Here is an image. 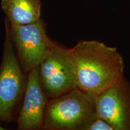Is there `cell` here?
<instances>
[{
	"mask_svg": "<svg viewBox=\"0 0 130 130\" xmlns=\"http://www.w3.org/2000/svg\"><path fill=\"white\" fill-rule=\"evenodd\" d=\"M78 88L97 96L124 78V63L116 48L96 40H80L70 48Z\"/></svg>",
	"mask_w": 130,
	"mask_h": 130,
	"instance_id": "6da1fadb",
	"label": "cell"
},
{
	"mask_svg": "<svg viewBox=\"0 0 130 130\" xmlns=\"http://www.w3.org/2000/svg\"><path fill=\"white\" fill-rule=\"evenodd\" d=\"M96 117V96L77 88L49 100L42 129L85 130Z\"/></svg>",
	"mask_w": 130,
	"mask_h": 130,
	"instance_id": "7a4b0ae2",
	"label": "cell"
},
{
	"mask_svg": "<svg viewBox=\"0 0 130 130\" xmlns=\"http://www.w3.org/2000/svg\"><path fill=\"white\" fill-rule=\"evenodd\" d=\"M6 39L0 66V122H10L25 92L27 78L16 54L9 28L5 24Z\"/></svg>",
	"mask_w": 130,
	"mask_h": 130,
	"instance_id": "3957f363",
	"label": "cell"
},
{
	"mask_svg": "<svg viewBox=\"0 0 130 130\" xmlns=\"http://www.w3.org/2000/svg\"><path fill=\"white\" fill-rule=\"evenodd\" d=\"M5 24L25 74L38 67L56 43L47 36L46 24L42 19L21 25H13L6 19Z\"/></svg>",
	"mask_w": 130,
	"mask_h": 130,
	"instance_id": "277c9868",
	"label": "cell"
},
{
	"mask_svg": "<svg viewBox=\"0 0 130 130\" xmlns=\"http://www.w3.org/2000/svg\"><path fill=\"white\" fill-rule=\"evenodd\" d=\"M38 67L40 83L49 100L78 88L70 49L56 43Z\"/></svg>",
	"mask_w": 130,
	"mask_h": 130,
	"instance_id": "5b68a950",
	"label": "cell"
},
{
	"mask_svg": "<svg viewBox=\"0 0 130 130\" xmlns=\"http://www.w3.org/2000/svg\"><path fill=\"white\" fill-rule=\"evenodd\" d=\"M96 111L115 130H130V85L125 77L96 96Z\"/></svg>",
	"mask_w": 130,
	"mask_h": 130,
	"instance_id": "8992f818",
	"label": "cell"
},
{
	"mask_svg": "<svg viewBox=\"0 0 130 130\" xmlns=\"http://www.w3.org/2000/svg\"><path fill=\"white\" fill-rule=\"evenodd\" d=\"M48 98L40 83L39 67L28 73L23 101L17 119L18 129H42Z\"/></svg>",
	"mask_w": 130,
	"mask_h": 130,
	"instance_id": "52a82bcc",
	"label": "cell"
},
{
	"mask_svg": "<svg viewBox=\"0 0 130 130\" xmlns=\"http://www.w3.org/2000/svg\"><path fill=\"white\" fill-rule=\"evenodd\" d=\"M40 0H2L1 7L13 25H26L41 19Z\"/></svg>",
	"mask_w": 130,
	"mask_h": 130,
	"instance_id": "ba28073f",
	"label": "cell"
},
{
	"mask_svg": "<svg viewBox=\"0 0 130 130\" xmlns=\"http://www.w3.org/2000/svg\"><path fill=\"white\" fill-rule=\"evenodd\" d=\"M85 130H115L113 126L105 120L96 117L86 126Z\"/></svg>",
	"mask_w": 130,
	"mask_h": 130,
	"instance_id": "9c48e42d",
	"label": "cell"
}]
</instances>
